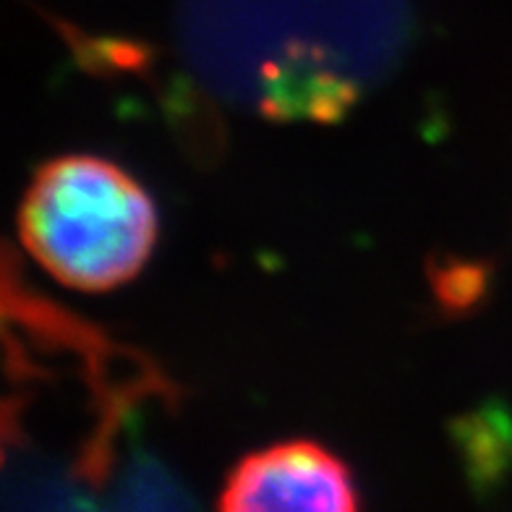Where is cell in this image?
I'll return each instance as SVG.
<instances>
[{
    "label": "cell",
    "mask_w": 512,
    "mask_h": 512,
    "mask_svg": "<svg viewBox=\"0 0 512 512\" xmlns=\"http://www.w3.org/2000/svg\"><path fill=\"white\" fill-rule=\"evenodd\" d=\"M24 249L68 288L102 293L139 275L157 238V212L126 170L92 155L45 162L19 212Z\"/></svg>",
    "instance_id": "obj_1"
},
{
    "label": "cell",
    "mask_w": 512,
    "mask_h": 512,
    "mask_svg": "<svg viewBox=\"0 0 512 512\" xmlns=\"http://www.w3.org/2000/svg\"><path fill=\"white\" fill-rule=\"evenodd\" d=\"M358 492L343 460L327 447L293 439L233 465L220 510H356Z\"/></svg>",
    "instance_id": "obj_2"
}]
</instances>
